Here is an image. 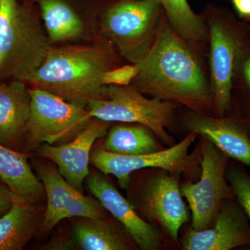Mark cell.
<instances>
[{"mask_svg":"<svg viewBox=\"0 0 250 250\" xmlns=\"http://www.w3.org/2000/svg\"><path fill=\"white\" fill-rule=\"evenodd\" d=\"M36 169L47 195L44 231H50L64 219L104 218V208L100 202L72 187L53 166L38 164Z\"/></svg>","mask_w":250,"mask_h":250,"instance_id":"obj_10","label":"cell"},{"mask_svg":"<svg viewBox=\"0 0 250 250\" xmlns=\"http://www.w3.org/2000/svg\"><path fill=\"white\" fill-rule=\"evenodd\" d=\"M177 103L149 99L131 85H106L105 98L95 100L87 105L93 118L108 122H120L144 125L170 145L172 138L167 129L172 125Z\"/></svg>","mask_w":250,"mask_h":250,"instance_id":"obj_5","label":"cell"},{"mask_svg":"<svg viewBox=\"0 0 250 250\" xmlns=\"http://www.w3.org/2000/svg\"><path fill=\"white\" fill-rule=\"evenodd\" d=\"M202 174L197 183L181 188L192 211V229H205L214 222L224 200L231 195L225 179L228 156L202 138Z\"/></svg>","mask_w":250,"mask_h":250,"instance_id":"obj_8","label":"cell"},{"mask_svg":"<svg viewBox=\"0 0 250 250\" xmlns=\"http://www.w3.org/2000/svg\"><path fill=\"white\" fill-rule=\"evenodd\" d=\"M0 180L24 201L34 204L45 191L33 172L28 156L0 144Z\"/></svg>","mask_w":250,"mask_h":250,"instance_id":"obj_17","label":"cell"},{"mask_svg":"<svg viewBox=\"0 0 250 250\" xmlns=\"http://www.w3.org/2000/svg\"><path fill=\"white\" fill-rule=\"evenodd\" d=\"M167 21L182 39L200 52L208 42L205 19L195 14L187 0H159Z\"/></svg>","mask_w":250,"mask_h":250,"instance_id":"obj_19","label":"cell"},{"mask_svg":"<svg viewBox=\"0 0 250 250\" xmlns=\"http://www.w3.org/2000/svg\"><path fill=\"white\" fill-rule=\"evenodd\" d=\"M51 43L30 10L16 0H0V77L29 82Z\"/></svg>","mask_w":250,"mask_h":250,"instance_id":"obj_3","label":"cell"},{"mask_svg":"<svg viewBox=\"0 0 250 250\" xmlns=\"http://www.w3.org/2000/svg\"><path fill=\"white\" fill-rule=\"evenodd\" d=\"M197 52L174 31L163 11L154 42L136 64L139 73L130 85L152 98L207 114L212 106L210 81Z\"/></svg>","mask_w":250,"mask_h":250,"instance_id":"obj_1","label":"cell"},{"mask_svg":"<svg viewBox=\"0 0 250 250\" xmlns=\"http://www.w3.org/2000/svg\"><path fill=\"white\" fill-rule=\"evenodd\" d=\"M104 218H83L72 226L71 239L83 250H124L129 246Z\"/></svg>","mask_w":250,"mask_h":250,"instance_id":"obj_22","label":"cell"},{"mask_svg":"<svg viewBox=\"0 0 250 250\" xmlns=\"http://www.w3.org/2000/svg\"><path fill=\"white\" fill-rule=\"evenodd\" d=\"M113 62L111 52L103 46H52L28 82L34 88L86 106L93 100L105 98L103 77Z\"/></svg>","mask_w":250,"mask_h":250,"instance_id":"obj_2","label":"cell"},{"mask_svg":"<svg viewBox=\"0 0 250 250\" xmlns=\"http://www.w3.org/2000/svg\"><path fill=\"white\" fill-rule=\"evenodd\" d=\"M139 73V67L131 63L110 69L103 77L104 85H130Z\"/></svg>","mask_w":250,"mask_h":250,"instance_id":"obj_24","label":"cell"},{"mask_svg":"<svg viewBox=\"0 0 250 250\" xmlns=\"http://www.w3.org/2000/svg\"><path fill=\"white\" fill-rule=\"evenodd\" d=\"M243 71L247 83L250 87V57L246 59L243 62Z\"/></svg>","mask_w":250,"mask_h":250,"instance_id":"obj_27","label":"cell"},{"mask_svg":"<svg viewBox=\"0 0 250 250\" xmlns=\"http://www.w3.org/2000/svg\"><path fill=\"white\" fill-rule=\"evenodd\" d=\"M197 136L196 133L190 131L186 139L168 149L140 155H121L98 148L90 154V162L104 174L114 176L122 187L126 188L130 175L135 171L159 167L170 173L178 174L187 170L190 163L189 149Z\"/></svg>","mask_w":250,"mask_h":250,"instance_id":"obj_9","label":"cell"},{"mask_svg":"<svg viewBox=\"0 0 250 250\" xmlns=\"http://www.w3.org/2000/svg\"><path fill=\"white\" fill-rule=\"evenodd\" d=\"M37 228V209L33 204L17 201L0 217V250H21Z\"/></svg>","mask_w":250,"mask_h":250,"instance_id":"obj_18","label":"cell"},{"mask_svg":"<svg viewBox=\"0 0 250 250\" xmlns=\"http://www.w3.org/2000/svg\"><path fill=\"white\" fill-rule=\"evenodd\" d=\"M27 134L33 146L73 139L93 118L86 106L70 103L46 90L30 89Z\"/></svg>","mask_w":250,"mask_h":250,"instance_id":"obj_6","label":"cell"},{"mask_svg":"<svg viewBox=\"0 0 250 250\" xmlns=\"http://www.w3.org/2000/svg\"><path fill=\"white\" fill-rule=\"evenodd\" d=\"M108 128V122L93 118L71 142L55 147L44 143L39 148V154L55 164L65 180L82 191V184L89 174L92 147L106 134Z\"/></svg>","mask_w":250,"mask_h":250,"instance_id":"obj_11","label":"cell"},{"mask_svg":"<svg viewBox=\"0 0 250 250\" xmlns=\"http://www.w3.org/2000/svg\"><path fill=\"white\" fill-rule=\"evenodd\" d=\"M181 188L174 177L158 176L148 183L143 195L146 215L159 224L174 241L182 225L188 221V213Z\"/></svg>","mask_w":250,"mask_h":250,"instance_id":"obj_13","label":"cell"},{"mask_svg":"<svg viewBox=\"0 0 250 250\" xmlns=\"http://www.w3.org/2000/svg\"><path fill=\"white\" fill-rule=\"evenodd\" d=\"M228 178L240 205L250 218V179L238 170L230 171Z\"/></svg>","mask_w":250,"mask_h":250,"instance_id":"obj_23","label":"cell"},{"mask_svg":"<svg viewBox=\"0 0 250 250\" xmlns=\"http://www.w3.org/2000/svg\"><path fill=\"white\" fill-rule=\"evenodd\" d=\"M30 89L25 82L0 83V144L14 149L27 133L30 116Z\"/></svg>","mask_w":250,"mask_h":250,"instance_id":"obj_16","label":"cell"},{"mask_svg":"<svg viewBox=\"0 0 250 250\" xmlns=\"http://www.w3.org/2000/svg\"><path fill=\"white\" fill-rule=\"evenodd\" d=\"M102 148L121 155H140L161 150L151 130L139 124L113 126Z\"/></svg>","mask_w":250,"mask_h":250,"instance_id":"obj_21","label":"cell"},{"mask_svg":"<svg viewBox=\"0 0 250 250\" xmlns=\"http://www.w3.org/2000/svg\"><path fill=\"white\" fill-rule=\"evenodd\" d=\"M205 21L209 42L212 106L219 114L223 115L231 103L233 79L241 53V41L218 8L208 6Z\"/></svg>","mask_w":250,"mask_h":250,"instance_id":"obj_7","label":"cell"},{"mask_svg":"<svg viewBox=\"0 0 250 250\" xmlns=\"http://www.w3.org/2000/svg\"><path fill=\"white\" fill-rule=\"evenodd\" d=\"M188 129L201 135L228 157L250 166V139L236 123L192 111L185 119Z\"/></svg>","mask_w":250,"mask_h":250,"instance_id":"obj_15","label":"cell"},{"mask_svg":"<svg viewBox=\"0 0 250 250\" xmlns=\"http://www.w3.org/2000/svg\"><path fill=\"white\" fill-rule=\"evenodd\" d=\"M163 11L159 0H119L104 13L102 31L123 58L136 64L152 47Z\"/></svg>","mask_w":250,"mask_h":250,"instance_id":"obj_4","label":"cell"},{"mask_svg":"<svg viewBox=\"0 0 250 250\" xmlns=\"http://www.w3.org/2000/svg\"><path fill=\"white\" fill-rule=\"evenodd\" d=\"M238 12L248 18H250V0H232Z\"/></svg>","mask_w":250,"mask_h":250,"instance_id":"obj_26","label":"cell"},{"mask_svg":"<svg viewBox=\"0 0 250 250\" xmlns=\"http://www.w3.org/2000/svg\"><path fill=\"white\" fill-rule=\"evenodd\" d=\"M184 250H229L250 245V228L236 207L222 204L212 228L191 229L184 237Z\"/></svg>","mask_w":250,"mask_h":250,"instance_id":"obj_14","label":"cell"},{"mask_svg":"<svg viewBox=\"0 0 250 250\" xmlns=\"http://www.w3.org/2000/svg\"><path fill=\"white\" fill-rule=\"evenodd\" d=\"M87 187L104 209L108 210L142 250H155L160 244L159 233L141 218L134 207L126 200L104 176L93 172L86 178Z\"/></svg>","mask_w":250,"mask_h":250,"instance_id":"obj_12","label":"cell"},{"mask_svg":"<svg viewBox=\"0 0 250 250\" xmlns=\"http://www.w3.org/2000/svg\"><path fill=\"white\" fill-rule=\"evenodd\" d=\"M17 201H24L11 191L7 186L0 180V217L5 214ZM25 202V201H24Z\"/></svg>","mask_w":250,"mask_h":250,"instance_id":"obj_25","label":"cell"},{"mask_svg":"<svg viewBox=\"0 0 250 250\" xmlns=\"http://www.w3.org/2000/svg\"><path fill=\"white\" fill-rule=\"evenodd\" d=\"M41 16L51 42L77 39L84 25L80 16L62 0H39Z\"/></svg>","mask_w":250,"mask_h":250,"instance_id":"obj_20","label":"cell"}]
</instances>
